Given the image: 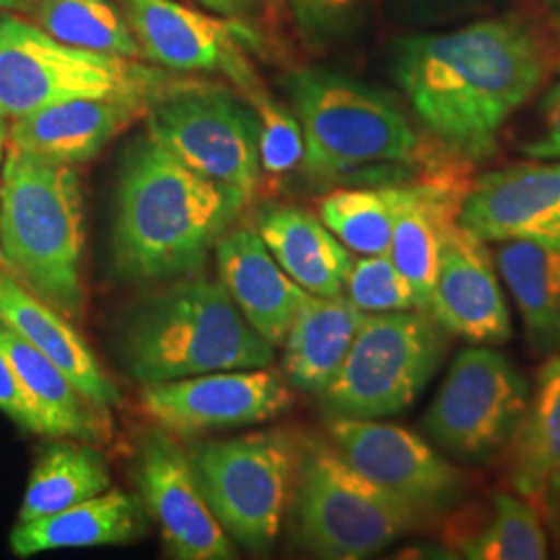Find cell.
Instances as JSON below:
<instances>
[{
    "mask_svg": "<svg viewBox=\"0 0 560 560\" xmlns=\"http://www.w3.org/2000/svg\"><path fill=\"white\" fill-rule=\"evenodd\" d=\"M560 67V40L523 11L393 42L390 73L428 138L476 166L499 150L502 127Z\"/></svg>",
    "mask_w": 560,
    "mask_h": 560,
    "instance_id": "1",
    "label": "cell"
},
{
    "mask_svg": "<svg viewBox=\"0 0 560 560\" xmlns=\"http://www.w3.org/2000/svg\"><path fill=\"white\" fill-rule=\"evenodd\" d=\"M247 201L206 179L150 136L120 166L113 252L120 277L175 279L196 272Z\"/></svg>",
    "mask_w": 560,
    "mask_h": 560,
    "instance_id": "2",
    "label": "cell"
},
{
    "mask_svg": "<svg viewBox=\"0 0 560 560\" xmlns=\"http://www.w3.org/2000/svg\"><path fill=\"white\" fill-rule=\"evenodd\" d=\"M284 85L303 129L301 166L316 183L395 185L455 161L372 85L322 69L295 71Z\"/></svg>",
    "mask_w": 560,
    "mask_h": 560,
    "instance_id": "3",
    "label": "cell"
},
{
    "mask_svg": "<svg viewBox=\"0 0 560 560\" xmlns=\"http://www.w3.org/2000/svg\"><path fill=\"white\" fill-rule=\"evenodd\" d=\"M83 194L73 164L9 145L0 175V264L69 320L85 310Z\"/></svg>",
    "mask_w": 560,
    "mask_h": 560,
    "instance_id": "4",
    "label": "cell"
},
{
    "mask_svg": "<svg viewBox=\"0 0 560 560\" xmlns=\"http://www.w3.org/2000/svg\"><path fill=\"white\" fill-rule=\"evenodd\" d=\"M275 345L243 318L222 282L189 279L141 301L120 335L127 372L143 384L268 368Z\"/></svg>",
    "mask_w": 560,
    "mask_h": 560,
    "instance_id": "5",
    "label": "cell"
},
{
    "mask_svg": "<svg viewBox=\"0 0 560 560\" xmlns=\"http://www.w3.org/2000/svg\"><path fill=\"white\" fill-rule=\"evenodd\" d=\"M293 529L301 548L330 560L370 559L416 532L425 517L368 480L332 442L300 444Z\"/></svg>",
    "mask_w": 560,
    "mask_h": 560,
    "instance_id": "6",
    "label": "cell"
},
{
    "mask_svg": "<svg viewBox=\"0 0 560 560\" xmlns=\"http://www.w3.org/2000/svg\"><path fill=\"white\" fill-rule=\"evenodd\" d=\"M185 85L136 59L101 55L52 38L40 25L0 13V119L71 98H136L150 104Z\"/></svg>",
    "mask_w": 560,
    "mask_h": 560,
    "instance_id": "7",
    "label": "cell"
},
{
    "mask_svg": "<svg viewBox=\"0 0 560 560\" xmlns=\"http://www.w3.org/2000/svg\"><path fill=\"white\" fill-rule=\"evenodd\" d=\"M448 335L425 310L368 314L318 399L330 420H382L420 399L439 372Z\"/></svg>",
    "mask_w": 560,
    "mask_h": 560,
    "instance_id": "8",
    "label": "cell"
},
{
    "mask_svg": "<svg viewBox=\"0 0 560 560\" xmlns=\"http://www.w3.org/2000/svg\"><path fill=\"white\" fill-rule=\"evenodd\" d=\"M189 459L208 506L231 540L258 552L279 538L300 460V444L289 434L201 442Z\"/></svg>",
    "mask_w": 560,
    "mask_h": 560,
    "instance_id": "9",
    "label": "cell"
},
{
    "mask_svg": "<svg viewBox=\"0 0 560 560\" xmlns=\"http://www.w3.org/2000/svg\"><path fill=\"white\" fill-rule=\"evenodd\" d=\"M532 386L520 368L490 345L463 349L423 416V430L446 457L486 463L513 441Z\"/></svg>",
    "mask_w": 560,
    "mask_h": 560,
    "instance_id": "10",
    "label": "cell"
},
{
    "mask_svg": "<svg viewBox=\"0 0 560 560\" xmlns=\"http://www.w3.org/2000/svg\"><path fill=\"white\" fill-rule=\"evenodd\" d=\"M148 136L185 166L252 200L260 183L258 117L233 94L180 85L148 110Z\"/></svg>",
    "mask_w": 560,
    "mask_h": 560,
    "instance_id": "11",
    "label": "cell"
},
{
    "mask_svg": "<svg viewBox=\"0 0 560 560\" xmlns=\"http://www.w3.org/2000/svg\"><path fill=\"white\" fill-rule=\"evenodd\" d=\"M328 441L361 476L409 502L425 520H444L465 502L469 480L418 434L378 420L328 421Z\"/></svg>",
    "mask_w": 560,
    "mask_h": 560,
    "instance_id": "12",
    "label": "cell"
},
{
    "mask_svg": "<svg viewBox=\"0 0 560 560\" xmlns=\"http://www.w3.org/2000/svg\"><path fill=\"white\" fill-rule=\"evenodd\" d=\"M293 405L287 381L266 368L222 370L145 386L141 409L171 434L196 436L272 420Z\"/></svg>",
    "mask_w": 560,
    "mask_h": 560,
    "instance_id": "13",
    "label": "cell"
},
{
    "mask_svg": "<svg viewBox=\"0 0 560 560\" xmlns=\"http://www.w3.org/2000/svg\"><path fill=\"white\" fill-rule=\"evenodd\" d=\"M136 480L145 511L159 523L171 557L231 560L237 548L201 492L191 459L168 434L150 430L138 441Z\"/></svg>",
    "mask_w": 560,
    "mask_h": 560,
    "instance_id": "14",
    "label": "cell"
},
{
    "mask_svg": "<svg viewBox=\"0 0 560 560\" xmlns=\"http://www.w3.org/2000/svg\"><path fill=\"white\" fill-rule=\"evenodd\" d=\"M460 226L480 240L532 241L560 249V162L509 164L471 180Z\"/></svg>",
    "mask_w": 560,
    "mask_h": 560,
    "instance_id": "15",
    "label": "cell"
},
{
    "mask_svg": "<svg viewBox=\"0 0 560 560\" xmlns=\"http://www.w3.org/2000/svg\"><path fill=\"white\" fill-rule=\"evenodd\" d=\"M145 59L173 71H221L243 94L260 85L241 52V30L175 0H120Z\"/></svg>",
    "mask_w": 560,
    "mask_h": 560,
    "instance_id": "16",
    "label": "cell"
},
{
    "mask_svg": "<svg viewBox=\"0 0 560 560\" xmlns=\"http://www.w3.org/2000/svg\"><path fill=\"white\" fill-rule=\"evenodd\" d=\"M442 330L474 345H504L511 314L488 243L453 222L441 245L439 275L425 310Z\"/></svg>",
    "mask_w": 560,
    "mask_h": 560,
    "instance_id": "17",
    "label": "cell"
},
{
    "mask_svg": "<svg viewBox=\"0 0 560 560\" xmlns=\"http://www.w3.org/2000/svg\"><path fill=\"white\" fill-rule=\"evenodd\" d=\"M150 102L136 98H71L32 110L9 125V145L46 161L81 164L98 156Z\"/></svg>",
    "mask_w": 560,
    "mask_h": 560,
    "instance_id": "18",
    "label": "cell"
},
{
    "mask_svg": "<svg viewBox=\"0 0 560 560\" xmlns=\"http://www.w3.org/2000/svg\"><path fill=\"white\" fill-rule=\"evenodd\" d=\"M217 261L243 318L270 345H282L307 291L280 268L254 229L226 231L217 243Z\"/></svg>",
    "mask_w": 560,
    "mask_h": 560,
    "instance_id": "19",
    "label": "cell"
},
{
    "mask_svg": "<svg viewBox=\"0 0 560 560\" xmlns=\"http://www.w3.org/2000/svg\"><path fill=\"white\" fill-rule=\"evenodd\" d=\"M0 322L15 330L71 378L81 393L104 409L119 405V388L80 332L52 305L36 298L0 266Z\"/></svg>",
    "mask_w": 560,
    "mask_h": 560,
    "instance_id": "20",
    "label": "cell"
},
{
    "mask_svg": "<svg viewBox=\"0 0 560 560\" xmlns=\"http://www.w3.org/2000/svg\"><path fill=\"white\" fill-rule=\"evenodd\" d=\"M0 347L13 363L21 386L42 421L44 436L81 442L110 439V409L88 399L55 361L0 322Z\"/></svg>",
    "mask_w": 560,
    "mask_h": 560,
    "instance_id": "21",
    "label": "cell"
},
{
    "mask_svg": "<svg viewBox=\"0 0 560 560\" xmlns=\"http://www.w3.org/2000/svg\"><path fill=\"white\" fill-rule=\"evenodd\" d=\"M258 233L280 268L303 291L320 298L345 293L353 258L312 212L300 206H272L261 214Z\"/></svg>",
    "mask_w": 560,
    "mask_h": 560,
    "instance_id": "22",
    "label": "cell"
},
{
    "mask_svg": "<svg viewBox=\"0 0 560 560\" xmlns=\"http://www.w3.org/2000/svg\"><path fill=\"white\" fill-rule=\"evenodd\" d=\"M365 316L345 295L307 293L282 342V368L291 386L318 397L337 376Z\"/></svg>",
    "mask_w": 560,
    "mask_h": 560,
    "instance_id": "23",
    "label": "cell"
},
{
    "mask_svg": "<svg viewBox=\"0 0 560 560\" xmlns=\"http://www.w3.org/2000/svg\"><path fill=\"white\" fill-rule=\"evenodd\" d=\"M143 532L145 513L140 501L110 488L55 515L18 523L11 532V550L25 559L50 550L127 544Z\"/></svg>",
    "mask_w": 560,
    "mask_h": 560,
    "instance_id": "24",
    "label": "cell"
},
{
    "mask_svg": "<svg viewBox=\"0 0 560 560\" xmlns=\"http://www.w3.org/2000/svg\"><path fill=\"white\" fill-rule=\"evenodd\" d=\"M463 506V504H460ZM457 506L446 517V544L471 560L548 559V534L538 509L513 494H494L481 506Z\"/></svg>",
    "mask_w": 560,
    "mask_h": 560,
    "instance_id": "25",
    "label": "cell"
},
{
    "mask_svg": "<svg viewBox=\"0 0 560 560\" xmlns=\"http://www.w3.org/2000/svg\"><path fill=\"white\" fill-rule=\"evenodd\" d=\"M497 261L520 310L529 347L536 353H559L560 249L532 241H504Z\"/></svg>",
    "mask_w": 560,
    "mask_h": 560,
    "instance_id": "26",
    "label": "cell"
},
{
    "mask_svg": "<svg viewBox=\"0 0 560 560\" xmlns=\"http://www.w3.org/2000/svg\"><path fill=\"white\" fill-rule=\"evenodd\" d=\"M506 451L513 488L521 497L538 501L544 483L560 471V355L544 361Z\"/></svg>",
    "mask_w": 560,
    "mask_h": 560,
    "instance_id": "27",
    "label": "cell"
},
{
    "mask_svg": "<svg viewBox=\"0 0 560 560\" xmlns=\"http://www.w3.org/2000/svg\"><path fill=\"white\" fill-rule=\"evenodd\" d=\"M113 478L90 444L52 442L42 451L27 481L20 523L42 520L110 490Z\"/></svg>",
    "mask_w": 560,
    "mask_h": 560,
    "instance_id": "28",
    "label": "cell"
},
{
    "mask_svg": "<svg viewBox=\"0 0 560 560\" xmlns=\"http://www.w3.org/2000/svg\"><path fill=\"white\" fill-rule=\"evenodd\" d=\"M38 25L52 38L125 59L143 57L140 42L113 0H36Z\"/></svg>",
    "mask_w": 560,
    "mask_h": 560,
    "instance_id": "29",
    "label": "cell"
},
{
    "mask_svg": "<svg viewBox=\"0 0 560 560\" xmlns=\"http://www.w3.org/2000/svg\"><path fill=\"white\" fill-rule=\"evenodd\" d=\"M395 185L339 187L318 201L320 221L351 252L388 254L395 226Z\"/></svg>",
    "mask_w": 560,
    "mask_h": 560,
    "instance_id": "30",
    "label": "cell"
},
{
    "mask_svg": "<svg viewBox=\"0 0 560 560\" xmlns=\"http://www.w3.org/2000/svg\"><path fill=\"white\" fill-rule=\"evenodd\" d=\"M252 102L258 117V152L260 168L272 177H282L293 173L303 164L305 140L303 129L295 115H291L282 104L272 101L268 92L256 85L245 94Z\"/></svg>",
    "mask_w": 560,
    "mask_h": 560,
    "instance_id": "31",
    "label": "cell"
},
{
    "mask_svg": "<svg viewBox=\"0 0 560 560\" xmlns=\"http://www.w3.org/2000/svg\"><path fill=\"white\" fill-rule=\"evenodd\" d=\"M345 291L347 300L365 314L421 310L409 280L400 275L388 254L353 261Z\"/></svg>",
    "mask_w": 560,
    "mask_h": 560,
    "instance_id": "32",
    "label": "cell"
},
{
    "mask_svg": "<svg viewBox=\"0 0 560 560\" xmlns=\"http://www.w3.org/2000/svg\"><path fill=\"white\" fill-rule=\"evenodd\" d=\"M301 36L312 46H330L360 27L368 0H287Z\"/></svg>",
    "mask_w": 560,
    "mask_h": 560,
    "instance_id": "33",
    "label": "cell"
},
{
    "mask_svg": "<svg viewBox=\"0 0 560 560\" xmlns=\"http://www.w3.org/2000/svg\"><path fill=\"white\" fill-rule=\"evenodd\" d=\"M400 20L418 27L451 25L481 11L478 0H388Z\"/></svg>",
    "mask_w": 560,
    "mask_h": 560,
    "instance_id": "34",
    "label": "cell"
},
{
    "mask_svg": "<svg viewBox=\"0 0 560 560\" xmlns=\"http://www.w3.org/2000/svg\"><path fill=\"white\" fill-rule=\"evenodd\" d=\"M0 411L15 421L21 430L42 434L40 418L32 400L27 399L20 378L13 370V363L7 358L2 347H0Z\"/></svg>",
    "mask_w": 560,
    "mask_h": 560,
    "instance_id": "35",
    "label": "cell"
},
{
    "mask_svg": "<svg viewBox=\"0 0 560 560\" xmlns=\"http://www.w3.org/2000/svg\"><path fill=\"white\" fill-rule=\"evenodd\" d=\"M521 152L532 161H560V81L540 102V131L525 141Z\"/></svg>",
    "mask_w": 560,
    "mask_h": 560,
    "instance_id": "36",
    "label": "cell"
},
{
    "mask_svg": "<svg viewBox=\"0 0 560 560\" xmlns=\"http://www.w3.org/2000/svg\"><path fill=\"white\" fill-rule=\"evenodd\" d=\"M538 501H541L548 540L552 541V550L560 559V471L544 483Z\"/></svg>",
    "mask_w": 560,
    "mask_h": 560,
    "instance_id": "37",
    "label": "cell"
},
{
    "mask_svg": "<svg viewBox=\"0 0 560 560\" xmlns=\"http://www.w3.org/2000/svg\"><path fill=\"white\" fill-rule=\"evenodd\" d=\"M201 7L219 13V15H226V18H241L252 13L260 0H198Z\"/></svg>",
    "mask_w": 560,
    "mask_h": 560,
    "instance_id": "38",
    "label": "cell"
},
{
    "mask_svg": "<svg viewBox=\"0 0 560 560\" xmlns=\"http://www.w3.org/2000/svg\"><path fill=\"white\" fill-rule=\"evenodd\" d=\"M541 9H544V18L550 23V27L555 30L560 40V0H541Z\"/></svg>",
    "mask_w": 560,
    "mask_h": 560,
    "instance_id": "39",
    "label": "cell"
},
{
    "mask_svg": "<svg viewBox=\"0 0 560 560\" xmlns=\"http://www.w3.org/2000/svg\"><path fill=\"white\" fill-rule=\"evenodd\" d=\"M34 0H0V11H27Z\"/></svg>",
    "mask_w": 560,
    "mask_h": 560,
    "instance_id": "40",
    "label": "cell"
},
{
    "mask_svg": "<svg viewBox=\"0 0 560 560\" xmlns=\"http://www.w3.org/2000/svg\"><path fill=\"white\" fill-rule=\"evenodd\" d=\"M7 140H9V127H7L4 120L0 119V175H2V154H4V143H7Z\"/></svg>",
    "mask_w": 560,
    "mask_h": 560,
    "instance_id": "41",
    "label": "cell"
},
{
    "mask_svg": "<svg viewBox=\"0 0 560 560\" xmlns=\"http://www.w3.org/2000/svg\"><path fill=\"white\" fill-rule=\"evenodd\" d=\"M480 2L481 9H486V7H499V4H506V2H513V0H478Z\"/></svg>",
    "mask_w": 560,
    "mask_h": 560,
    "instance_id": "42",
    "label": "cell"
}]
</instances>
